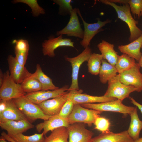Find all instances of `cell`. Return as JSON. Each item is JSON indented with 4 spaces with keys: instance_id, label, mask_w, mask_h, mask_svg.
<instances>
[{
    "instance_id": "ac0fdd59",
    "label": "cell",
    "mask_w": 142,
    "mask_h": 142,
    "mask_svg": "<svg viewBox=\"0 0 142 142\" xmlns=\"http://www.w3.org/2000/svg\"><path fill=\"white\" fill-rule=\"evenodd\" d=\"M70 124L67 119L63 118L58 115L50 116L47 120L38 124L36 126L37 131L40 133L43 130L44 135L49 131L61 127L68 128Z\"/></svg>"
},
{
    "instance_id": "ab89813d",
    "label": "cell",
    "mask_w": 142,
    "mask_h": 142,
    "mask_svg": "<svg viewBox=\"0 0 142 142\" xmlns=\"http://www.w3.org/2000/svg\"><path fill=\"white\" fill-rule=\"evenodd\" d=\"M0 86H1L3 82V73L2 71L1 70H0Z\"/></svg>"
},
{
    "instance_id": "d6986e66",
    "label": "cell",
    "mask_w": 142,
    "mask_h": 142,
    "mask_svg": "<svg viewBox=\"0 0 142 142\" xmlns=\"http://www.w3.org/2000/svg\"><path fill=\"white\" fill-rule=\"evenodd\" d=\"M127 130L118 133L110 131L92 138L90 142H134Z\"/></svg>"
},
{
    "instance_id": "6da1fadb",
    "label": "cell",
    "mask_w": 142,
    "mask_h": 142,
    "mask_svg": "<svg viewBox=\"0 0 142 142\" xmlns=\"http://www.w3.org/2000/svg\"><path fill=\"white\" fill-rule=\"evenodd\" d=\"M99 1L103 3L111 6L116 11L118 18L125 22L128 25L130 33L129 38L131 42L140 37L142 34V31L137 26L138 21L132 17L128 4L119 6L109 0H101Z\"/></svg>"
},
{
    "instance_id": "2e32d148",
    "label": "cell",
    "mask_w": 142,
    "mask_h": 142,
    "mask_svg": "<svg viewBox=\"0 0 142 142\" xmlns=\"http://www.w3.org/2000/svg\"><path fill=\"white\" fill-rule=\"evenodd\" d=\"M7 60L10 75L16 83L21 84L31 74L25 66L19 63L12 55H9L8 57Z\"/></svg>"
},
{
    "instance_id": "484cf974",
    "label": "cell",
    "mask_w": 142,
    "mask_h": 142,
    "mask_svg": "<svg viewBox=\"0 0 142 142\" xmlns=\"http://www.w3.org/2000/svg\"><path fill=\"white\" fill-rule=\"evenodd\" d=\"M21 85L23 90L26 94L42 90L40 83L33 73L25 79Z\"/></svg>"
},
{
    "instance_id": "4dcf8cb0",
    "label": "cell",
    "mask_w": 142,
    "mask_h": 142,
    "mask_svg": "<svg viewBox=\"0 0 142 142\" xmlns=\"http://www.w3.org/2000/svg\"><path fill=\"white\" fill-rule=\"evenodd\" d=\"M12 2L14 3H21L28 5L31 8L34 16L37 17L45 13V10L39 5L36 0H14Z\"/></svg>"
},
{
    "instance_id": "277c9868",
    "label": "cell",
    "mask_w": 142,
    "mask_h": 142,
    "mask_svg": "<svg viewBox=\"0 0 142 142\" xmlns=\"http://www.w3.org/2000/svg\"><path fill=\"white\" fill-rule=\"evenodd\" d=\"M0 100L13 99L24 96L26 94L23 90L21 84L15 82L11 77L9 71L3 73V78L0 86Z\"/></svg>"
},
{
    "instance_id": "8fae6325",
    "label": "cell",
    "mask_w": 142,
    "mask_h": 142,
    "mask_svg": "<svg viewBox=\"0 0 142 142\" xmlns=\"http://www.w3.org/2000/svg\"><path fill=\"white\" fill-rule=\"evenodd\" d=\"M69 135L68 142H90L94 133L87 129L83 123H75L67 128Z\"/></svg>"
},
{
    "instance_id": "7402d4cb",
    "label": "cell",
    "mask_w": 142,
    "mask_h": 142,
    "mask_svg": "<svg viewBox=\"0 0 142 142\" xmlns=\"http://www.w3.org/2000/svg\"><path fill=\"white\" fill-rule=\"evenodd\" d=\"M97 47L103 59L110 64L115 66L118 55V53L114 50V45L103 40L98 44Z\"/></svg>"
},
{
    "instance_id": "5bb4252c",
    "label": "cell",
    "mask_w": 142,
    "mask_h": 142,
    "mask_svg": "<svg viewBox=\"0 0 142 142\" xmlns=\"http://www.w3.org/2000/svg\"><path fill=\"white\" fill-rule=\"evenodd\" d=\"M69 92L37 105L47 115L51 116L58 115L62 106L68 99Z\"/></svg>"
},
{
    "instance_id": "e0dca14e",
    "label": "cell",
    "mask_w": 142,
    "mask_h": 142,
    "mask_svg": "<svg viewBox=\"0 0 142 142\" xmlns=\"http://www.w3.org/2000/svg\"><path fill=\"white\" fill-rule=\"evenodd\" d=\"M1 128L6 130L9 136L23 133L28 130L34 128L35 126L28 120H9L0 122Z\"/></svg>"
},
{
    "instance_id": "d4e9b609",
    "label": "cell",
    "mask_w": 142,
    "mask_h": 142,
    "mask_svg": "<svg viewBox=\"0 0 142 142\" xmlns=\"http://www.w3.org/2000/svg\"><path fill=\"white\" fill-rule=\"evenodd\" d=\"M117 73L115 66L103 59L98 74L100 81L102 84L106 83L111 79L116 76Z\"/></svg>"
},
{
    "instance_id": "ba28073f",
    "label": "cell",
    "mask_w": 142,
    "mask_h": 142,
    "mask_svg": "<svg viewBox=\"0 0 142 142\" xmlns=\"http://www.w3.org/2000/svg\"><path fill=\"white\" fill-rule=\"evenodd\" d=\"M77 12L83 22L84 28L83 37L80 43L81 45L85 48L89 47L93 38L98 33L103 30L102 27L110 22L111 21L107 19L102 21L98 19L97 22L89 23L84 20L80 10L78 8Z\"/></svg>"
},
{
    "instance_id": "1f68e13d",
    "label": "cell",
    "mask_w": 142,
    "mask_h": 142,
    "mask_svg": "<svg viewBox=\"0 0 142 142\" xmlns=\"http://www.w3.org/2000/svg\"><path fill=\"white\" fill-rule=\"evenodd\" d=\"M94 124L95 125V129L102 133L109 132L111 123L109 120L106 118L100 116L98 117L96 119Z\"/></svg>"
},
{
    "instance_id": "e575fe53",
    "label": "cell",
    "mask_w": 142,
    "mask_h": 142,
    "mask_svg": "<svg viewBox=\"0 0 142 142\" xmlns=\"http://www.w3.org/2000/svg\"><path fill=\"white\" fill-rule=\"evenodd\" d=\"M74 105L72 101L68 99L62 106L58 115L63 118L67 119L72 111Z\"/></svg>"
},
{
    "instance_id": "5b68a950",
    "label": "cell",
    "mask_w": 142,
    "mask_h": 142,
    "mask_svg": "<svg viewBox=\"0 0 142 142\" xmlns=\"http://www.w3.org/2000/svg\"><path fill=\"white\" fill-rule=\"evenodd\" d=\"M102 112L84 108L79 104H75L67 119L70 124L82 123L87 124L89 126H90Z\"/></svg>"
},
{
    "instance_id": "7c38bea8",
    "label": "cell",
    "mask_w": 142,
    "mask_h": 142,
    "mask_svg": "<svg viewBox=\"0 0 142 142\" xmlns=\"http://www.w3.org/2000/svg\"><path fill=\"white\" fill-rule=\"evenodd\" d=\"M82 92L81 89L69 91L68 93V99L72 101L74 104L101 103L117 99L114 98L106 97L104 95L102 96L91 95L82 93Z\"/></svg>"
},
{
    "instance_id": "7bdbcfd3",
    "label": "cell",
    "mask_w": 142,
    "mask_h": 142,
    "mask_svg": "<svg viewBox=\"0 0 142 142\" xmlns=\"http://www.w3.org/2000/svg\"><path fill=\"white\" fill-rule=\"evenodd\" d=\"M134 142H142V137L138 139L135 141Z\"/></svg>"
},
{
    "instance_id": "4316f807",
    "label": "cell",
    "mask_w": 142,
    "mask_h": 142,
    "mask_svg": "<svg viewBox=\"0 0 142 142\" xmlns=\"http://www.w3.org/2000/svg\"><path fill=\"white\" fill-rule=\"evenodd\" d=\"M135 60L128 55L123 53L118 55L115 66L118 74L130 69L135 64Z\"/></svg>"
},
{
    "instance_id": "ffe728a7",
    "label": "cell",
    "mask_w": 142,
    "mask_h": 142,
    "mask_svg": "<svg viewBox=\"0 0 142 142\" xmlns=\"http://www.w3.org/2000/svg\"><path fill=\"white\" fill-rule=\"evenodd\" d=\"M5 100L6 107L3 111L0 113V122L9 120H28L17 107L13 99Z\"/></svg>"
},
{
    "instance_id": "d590c367",
    "label": "cell",
    "mask_w": 142,
    "mask_h": 142,
    "mask_svg": "<svg viewBox=\"0 0 142 142\" xmlns=\"http://www.w3.org/2000/svg\"><path fill=\"white\" fill-rule=\"evenodd\" d=\"M29 51L15 50V59L21 65L25 66Z\"/></svg>"
},
{
    "instance_id": "cb8c5ba5",
    "label": "cell",
    "mask_w": 142,
    "mask_h": 142,
    "mask_svg": "<svg viewBox=\"0 0 142 142\" xmlns=\"http://www.w3.org/2000/svg\"><path fill=\"white\" fill-rule=\"evenodd\" d=\"M33 73L40 83L42 90H53L59 88L54 85L50 78L44 73L39 64H37L36 71Z\"/></svg>"
},
{
    "instance_id": "3957f363",
    "label": "cell",
    "mask_w": 142,
    "mask_h": 142,
    "mask_svg": "<svg viewBox=\"0 0 142 142\" xmlns=\"http://www.w3.org/2000/svg\"><path fill=\"white\" fill-rule=\"evenodd\" d=\"M108 83V88L104 95L115 98L122 101L129 97L131 93L138 91L134 86L126 85L122 83L120 80L119 74L111 79Z\"/></svg>"
},
{
    "instance_id": "7a4b0ae2",
    "label": "cell",
    "mask_w": 142,
    "mask_h": 142,
    "mask_svg": "<svg viewBox=\"0 0 142 142\" xmlns=\"http://www.w3.org/2000/svg\"><path fill=\"white\" fill-rule=\"evenodd\" d=\"M13 100L17 108L31 123L38 119L47 120L51 116L45 115L37 104L24 96Z\"/></svg>"
},
{
    "instance_id": "9a60e30c",
    "label": "cell",
    "mask_w": 142,
    "mask_h": 142,
    "mask_svg": "<svg viewBox=\"0 0 142 142\" xmlns=\"http://www.w3.org/2000/svg\"><path fill=\"white\" fill-rule=\"evenodd\" d=\"M67 85L53 90H42L27 93L24 97L32 102L37 104L44 101L64 94L69 91Z\"/></svg>"
},
{
    "instance_id": "8d00e7d4",
    "label": "cell",
    "mask_w": 142,
    "mask_h": 142,
    "mask_svg": "<svg viewBox=\"0 0 142 142\" xmlns=\"http://www.w3.org/2000/svg\"><path fill=\"white\" fill-rule=\"evenodd\" d=\"M129 99L131 103L139 109L142 113V105L136 101L133 98L129 97Z\"/></svg>"
},
{
    "instance_id": "f546056e",
    "label": "cell",
    "mask_w": 142,
    "mask_h": 142,
    "mask_svg": "<svg viewBox=\"0 0 142 142\" xmlns=\"http://www.w3.org/2000/svg\"><path fill=\"white\" fill-rule=\"evenodd\" d=\"M42 132L40 134L35 133L30 136H26L23 133L9 136L16 142H44L45 137Z\"/></svg>"
},
{
    "instance_id": "d6a6232c",
    "label": "cell",
    "mask_w": 142,
    "mask_h": 142,
    "mask_svg": "<svg viewBox=\"0 0 142 142\" xmlns=\"http://www.w3.org/2000/svg\"><path fill=\"white\" fill-rule=\"evenodd\" d=\"M53 1L59 6V14L63 16L70 15L73 9L71 0H54Z\"/></svg>"
},
{
    "instance_id": "f35d334b",
    "label": "cell",
    "mask_w": 142,
    "mask_h": 142,
    "mask_svg": "<svg viewBox=\"0 0 142 142\" xmlns=\"http://www.w3.org/2000/svg\"><path fill=\"white\" fill-rule=\"evenodd\" d=\"M6 107V101L1 100L0 101V113L3 111Z\"/></svg>"
},
{
    "instance_id": "f1b7e54d",
    "label": "cell",
    "mask_w": 142,
    "mask_h": 142,
    "mask_svg": "<svg viewBox=\"0 0 142 142\" xmlns=\"http://www.w3.org/2000/svg\"><path fill=\"white\" fill-rule=\"evenodd\" d=\"M103 59L101 54L94 53H92L87 61L88 72L93 75H98Z\"/></svg>"
},
{
    "instance_id": "44dd1931",
    "label": "cell",
    "mask_w": 142,
    "mask_h": 142,
    "mask_svg": "<svg viewBox=\"0 0 142 142\" xmlns=\"http://www.w3.org/2000/svg\"><path fill=\"white\" fill-rule=\"evenodd\" d=\"M142 46V34L138 38L130 43L119 45L118 49L121 52L128 55L138 62L142 54L140 52Z\"/></svg>"
},
{
    "instance_id": "836d02e7",
    "label": "cell",
    "mask_w": 142,
    "mask_h": 142,
    "mask_svg": "<svg viewBox=\"0 0 142 142\" xmlns=\"http://www.w3.org/2000/svg\"><path fill=\"white\" fill-rule=\"evenodd\" d=\"M131 11L139 18L142 16V0H127Z\"/></svg>"
},
{
    "instance_id": "8992f818",
    "label": "cell",
    "mask_w": 142,
    "mask_h": 142,
    "mask_svg": "<svg viewBox=\"0 0 142 142\" xmlns=\"http://www.w3.org/2000/svg\"><path fill=\"white\" fill-rule=\"evenodd\" d=\"M82 106L103 111H109L122 113L124 115H130L134 110L135 107L126 106L122 101L118 99L98 103L84 104H80Z\"/></svg>"
},
{
    "instance_id": "9c48e42d",
    "label": "cell",
    "mask_w": 142,
    "mask_h": 142,
    "mask_svg": "<svg viewBox=\"0 0 142 142\" xmlns=\"http://www.w3.org/2000/svg\"><path fill=\"white\" fill-rule=\"evenodd\" d=\"M140 67L138 63L130 69L119 74L120 82L127 86H132L136 88L138 92L142 91V73L140 72Z\"/></svg>"
},
{
    "instance_id": "603a6c76",
    "label": "cell",
    "mask_w": 142,
    "mask_h": 142,
    "mask_svg": "<svg viewBox=\"0 0 142 142\" xmlns=\"http://www.w3.org/2000/svg\"><path fill=\"white\" fill-rule=\"evenodd\" d=\"M130 115L131 120L127 131L129 135L135 141L140 138V133L142 129V121L139 117L136 106Z\"/></svg>"
},
{
    "instance_id": "74e56055",
    "label": "cell",
    "mask_w": 142,
    "mask_h": 142,
    "mask_svg": "<svg viewBox=\"0 0 142 142\" xmlns=\"http://www.w3.org/2000/svg\"><path fill=\"white\" fill-rule=\"evenodd\" d=\"M1 136L4 138L7 141L10 142H16L14 140L7 134L4 131H3L1 133Z\"/></svg>"
},
{
    "instance_id": "4fadbf2b",
    "label": "cell",
    "mask_w": 142,
    "mask_h": 142,
    "mask_svg": "<svg viewBox=\"0 0 142 142\" xmlns=\"http://www.w3.org/2000/svg\"><path fill=\"white\" fill-rule=\"evenodd\" d=\"M42 51L43 55L50 57L55 56V50L60 47H70L74 48V42L71 39L63 38L62 35L57 37L51 36L48 40L42 43Z\"/></svg>"
},
{
    "instance_id": "52a82bcc",
    "label": "cell",
    "mask_w": 142,
    "mask_h": 142,
    "mask_svg": "<svg viewBox=\"0 0 142 142\" xmlns=\"http://www.w3.org/2000/svg\"><path fill=\"white\" fill-rule=\"evenodd\" d=\"M92 50L89 47L84 49L79 55L73 57L65 56V60L69 62L72 68V82L69 90H78V75L80 67L84 62H87L91 55Z\"/></svg>"
},
{
    "instance_id": "83f0119b",
    "label": "cell",
    "mask_w": 142,
    "mask_h": 142,
    "mask_svg": "<svg viewBox=\"0 0 142 142\" xmlns=\"http://www.w3.org/2000/svg\"><path fill=\"white\" fill-rule=\"evenodd\" d=\"M51 132L49 136L45 137L44 142H68L69 135L67 128L59 127Z\"/></svg>"
},
{
    "instance_id": "30bf717a",
    "label": "cell",
    "mask_w": 142,
    "mask_h": 142,
    "mask_svg": "<svg viewBox=\"0 0 142 142\" xmlns=\"http://www.w3.org/2000/svg\"><path fill=\"white\" fill-rule=\"evenodd\" d=\"M77 8L73 9L70 13V18L68 23L63 29L57 32V36L66 35L82 39L83 38L84 31L81 27L77 15Z\"/></svg>"
},
{
    "instance_id": "60d3db41",
    "label": "cell",
    "mask_w": 142,
    "mask_h": 142,
    "mask_svg": "<svg viewBox=\"0 0 142 142\" xmlns=\"http://www.w3.org/2000/svg\"><path fill=\"white\" fill-rule=\"evenodd\" d=\"M141 48L142 49V46L141 47ZM138 63L140 67L142 68V54L141 57V58L139 60V61L138 62Z\"/></svg>"
},
{
    "instance_id": "b9f144b4",
    "label": "cell",
    "mask_w": 142,
    "mask_h": 142,
    "mask_svg": "<svg viewBox=\"0 0 142 142\" xmlns=\"http://www.w3.org/2000/svg\"><path fill=\"white\" fill-rule=\"evenodd\" d=\"M0 142H7L6 140L4 138L1 136L0 138Z\"/></svg>"
}]
</instances>
